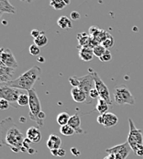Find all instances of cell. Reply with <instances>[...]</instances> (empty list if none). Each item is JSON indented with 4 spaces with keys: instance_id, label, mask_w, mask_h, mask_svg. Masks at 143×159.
<instances>
[{
    "instance_id": "23",
    "label": "cell",
    "mask_w": 143,
    "mask_h": 159,
    "mask_svg": "<svg viewBox=\"0 0 143 159\" xmlns=\"http://www.w3.org/2000/svg\"><path fill=\"white\" fill-rule=\"evenodd\" d=\"M48 43V38L46 37V35L44 34V32L42 31V33L37 38V39H34V44L38 46V47H44V46L47 45Z\"/></svg>"
},
{
    "instance_id": "39",
    "label": "cell",
    "mask_w": 143,
    "mask_h": 159,
    "mask_svg": "<svg viewBox=\"0 0 143 159\" xmlns=\"http://www.w3.org/2000/svg\"><path fill=\"white\" fill-rule=\"evenodd\" d=\"M71 152L73 154V155H74V156H76V157L80 155V153H79V152H77V150H76L75 148H72Z\"/></svg>"
},
{
    "instance_id": "37",
    "label": "cell",
    "mask_w": 143,
    "mask_h": 159,
    "mask_svg": "<svg viewBox=\"0 0 143 159\" xmlns=\"http://www.w3.org/2000/svg\"><path fill=\"white\" fill-rule=\"evenodd\" d=\"M135 154H136L137 156H139V157H143V145H141V146L137 149V151L135 152Z\"/></svg>"
},
{
    "instance_id": "34",
    "label": "cell",
    "mask_w": 143,
    "mask_h": 159,
    "mask_svg": "<svg viewBox=\"0 0 143 159\" xmlns=\"http://www.w3.org/2000/svg\"><path fill=\"white\" fill-rule=\"evenodd\" d=\"M89 98H90V99L91 100H93V99H98L100 97H99V93H98V91L96 89H93L92 90L90 91V94H89Z\"/></svg>"
},
{
    "instance_id": "33",
    "label": "cell",
    "mask_w": 143,
    "mask_h": 159,
    "mask_svg": "<svg viewBox=\"0 0 143 159\" xmlns=\"http://www.w3.org/2000/svg\"><path fill=\"white\" fill-rule=\"evenodd\" d=\"M9 106H10V104L6 100H5L3 98L0 99V109H1V111H6L9 108Z\"/></svg>"
},
{
    "instance_id": "28",
    "label": "cell",
    "mask_w": 143,
    "mask_h": 159,
    "mask_svg": "<svg viewBox=\"0 0 143 159\" xmlns=\"http://www.w3.org/2000/svg\"><path fill=\"white\" fill-rule=\"evenodd\" d=\"M106 48L102 45V44H99V45L95 46V48L93 49L94 54H95L96 57H98V58H100V57L105 53V52H106Z\"/></svg>"
},
{
    "instance_id": "35",
    "label": "cell",
    "mask_w": 143,
    "mask_h": 159,
    "mask_svg": "<svg viewBox=\"0 0 143 159\" xmlns=\"http://www.w3.org/2000/svg\"><path fill=\"white\" fill-rule=\"evenodd\" d=\"M81 18V15L77 11H72L71 12V19L72 20H78Z\"/></svg>"
},
{
    "instance_id": "13",
    "label": "cell",
    "mask_w": 143,
    "mask_h": 159,
    "mask_svg": "<svg viewBox=\"0 0 143 159\" xmlns=\"http://www.w3.org/2000/svg\"><path fill=\"white\" fill-rule=\"evenodd\" d=\"M27 138L33 143H40L41 140V133L37 127H30L27 130Z\"/></svg>"
},
{
    "instance_id": "29",
    "label": "cell",
    "mask_w": 143,
    "mask_h": 159,
    "mask_svg": "<svg viewBox=\"0 0 143 159\" xmlns=\"http://www.w3.org/2000/svg\"><path fill=\"white\" fill-rule=\"evenodd\" d=\"M51 155L54 157H63L66 155V151L63 148H59V149H55V150H51L50 151Z\"/></svg>"
},
{
    "instance_id": "6",
    "label": "cell",
    "mask_w": 143,
    "mask_h": 159,
    "mask_svg": "<svg viewBox=\"0 0 143 159\" xmlns=\"http://www.w3.org/2000/svg\"><path fill=\"white\" fill-rule=\"evenodd\" d=\"M128 124H129V133H128L127 142L130 145L132 151L135 153L141 145H143L142 132L141 130H139L136 128L131 118H128Z\"/></svg>"
},
{
    "instance_id": "32",
    "label": "cell",
    "mask_w": 143,
    "mask_h": 159,
    "mask_svg": "<svg viewBox=\"0 0 143 159\" xmlns=\"http://www.w3.org/2000/svg\"><path fill=\"white\" fill-rule=\"evenodd\" d=\"M100 29H98L97 27H95V26H92V27H90V29H89V35L91 36V37H93V38H95V36L100 32Z\"/></svg>"
},
{
    "instance_id": "1",
    "label": "cell",
    "mask_w": 143,
    "mask_h": 159,
    "mask_svg": "<svg viewBox=\"0 0 143 159\" xmlns=\"http://www.w3.org/2000/svg\"><path fill=\"white\" fill-rule=\"evenodd\" d=\"M0 136L2 145L9 146L11 150L16 153L20 151H27L23 147L25 138L20 127L16 125L12 118H7L2 120Z\"/></svg>"
},
{
    "instance_id": "7",
    "label": "cell",
    "mask_w": 143,
    "mask_h": 159,
    "mask_svg": "<svg viewBox=\"0 0 143 159\" xmlns=\"http://www.w3.org/2000/svg\"><path fill=\"white\" fill-rule=\"evenodd\" d=\"M28 96H29V112H28V116L29 119L33 121H35L37 124L39 123V114L41 113V104L40 101V98L36 93V91L34 90L33 89L31 90H29L28 92Z\"/></svg>"
},
{
    "instance_id": "15",
    "label": "cell",
    "mask_w": 143,
    "mask_h": 159,
    "mask_svg": "<svg viewBox=\"0 0 143 159\" xmlns=\"http://www.w3.org/2000/svg\"><path fill=\"white\" fill-rule=\"evenodd\" d=\"M68 125H70L72 128L75 131V134H83L84 131L81 128V118L78 114H74L71 116Z\"/></svg>"
},
{
    "instance_id": "2",
    "label": "cell",
    "mask_w": 143,
    "mask_h": 159,
    "mask_svg": "<svg viewBox=\"0 0 143 159\" xmlns=\"http://www.w3.org/2000/svg\"><path fill=\"white\" fill-rule=\"evenodd\" d=\"M41 74V68L40 66H34L28 71H26L20 76L16 78L15 80H11L4 84L14 89L28 92L32 89L34 84L39 79Z\"/></svg>"
},
{
    "instance_id": "8",
    "label": "cell",
    "mask_w": 143,
    "mask_h": 159,
    "mask_svg": "<svg viewBox=\"0 0 143 159\" xmlns=\"http://www.w3.org/2000/svg\"><path fill=\"white\" fill-rule=\"evenodd\" d=\"M94 79H95V87L99 93L100 98H103L105 101H106V103L109 106H112V99L110 98L109 90H108L106 85L100 78L99 75L96 72H94Z\"/></svg>"
},
{
    "instance_id": "30",
    "label": "cell",
    "mask_w": 143,
    "mask_h": 159,
    "mask_svg": "<svg viewBox=\"0 0 143 159\" xmlns=\"http://www.w3.org/2000/svg\"><path fill=\"white\" fill-rule=\"evenodd\" d=\"M28 52L31 55H34V56H37L40 54L41 52V50H40V47L36 45V44H32V45L29 46L28 48Z\"/></svg>"
},
{
    "instance_id": "14",
    "label": "cell",
    "mask_w": 143,
    "mask_h": 159,
    "mask_svg": "<svg viewBox=\"0 0 143 159\" xmlns=\"http://www.w3.org/2000/svg\"><path fill=\"white\" fill-rule=\"evenodd\" d=\"M118 122H119V118L116 114L112 113V112H107V113L104 114V124H103V126L105 128L114 127L118 124Z\"/></svg>"
},
{
    "instance_id": "27",
    "label": "cell",
    "mask_w": 143,
    "mask_h": 159,
    "mask_svg": "<svg viewBox=\"0 0 143 159\" xmlns=\"http://www.w3.org/2000/svg\"><path fill=\"white\" fill-rule=\"evenodd\" d=\"M101 44L106 48V50H109L110 48H112L113 45H114V38H113V36L109 35Z\"/></svg>"
},
{
    "instance_id": "17",
    "label": "cell",
    "mask_w": 143,
    "mask_h": 159,
    "mask_svg": "<svg viewBox=\"0 0 143 159\" xmlns=\"http://www.w3.org/2000/svg\"><path fill=\"white\" fill-rule=\"evenodd\" d=\"M61 145H62V139L60 137L55 134H50L49 136L47 141V147L50 151L61 148Z\"/></svg>"
},
{
    "instance_id": "36",
    "label": "cell",
    "mask_w": 143,
    "mask_h": 159,
    "mask_svg": "<svg viewBox=\"0 0 143 159\" xmlns=\"http://www.w3.org/2000/svg\"><path fill=\"white\" fill-rule=\"evenodd\" d=\"M41 33H42V31H40V30H36V29H34V30H31V36H32L34 39H37Z\"/></svg>"
},
{
    "instance_id": "40",
    "label": "cell",
    "mask_w": 143,
    "mask_h": 159,
    "mask_svg": "<svg viewBox=\"0 0 143 159\" xmlns=\"http://www.w3.org/2000/svg\"><path fill=\"white\" fill-rule=\"evenodd\" d=\"M103 159H116L114 155H107L106 157H105Z\"/></svg>"
},
{
    "instance_id": "12",
    "label": "cell",
    "mask_w": 143,
    "mask_h": 159,
    "mask_svg": "<svg viewBox=\"0 0 143 159\" xmlns=\"http://www.w3.org/2000/svg\"><path fill=\"white\" fill-rule=\"evenodd\" d=\"M71 95L72 99L77 102V103H83V102H87L88 103V98L85 92L79 88H72L71 90Z\"/></svg>"
},
{
    "instance_id": "18",
    "label": "cell",
    "mask_w": 143,
    "mask_h": 159,
    "mask_svg": "<svg viewBox=\"0 0 143 159\" xmlns=\"http://www.w3.org/2000/svg\"><path fill=\"white\" fill-rule=\"evenodd\" d=\"M8 13V14H15L16 9L10 4L8 0H0V14Z\"/></svg>"
},
{
    "instance_id": "38",
    "label": "cell",
    "mask_w": 143,
    "mask_h": 159,
    "mask_svg": "<svg viewBox=\"0 0 143 159\" xmlns=\"http://www.w3.org/2000/svg\"><path fill=\"white\" fill-rule=\"evenodd\" d=\"M97 122L99 123V124H101V125H103L104 124V115H99L98 117H97Z\"/></svg>"
},
{
    "instance_id": "16",
    "label": "cell",
    "mask_w": 143,
    "mask_h": 159,
    "mask_svg": "<svg viewBox=\"0 0 143 159\" xmlns=\"http://www.w3.org/2000/svg\"><path fill=\"white\" fill-rule=\"evenodd\" d=\"M95 56L93 49L89 48V47H82L79 50V57L81 58V60L84 61V62H89L91 60H93V57Z\"/></svg>"
},
{
    "instance_id": "42",
    "label": "cell",
    "mask_w": 143,
    "mask_h": 159,
    "mask_svg": "<svg viewBox=\"0 0 143 159\" xmlns=\"http://www.w3.org/2000/svg\"><path fill=\"white\" fill-rule=\"evenodd\" d=\"M64 2H65V4H66V5H69V4H70V1H66V0H65Z\"/></svg>"
},
{
    "instance_id": "25",
    "label": "cell",
    "mask_w": 143,
    "mask_h": 159,
    "mask_svg": "<svg viewBox=\"0 0 143 159\" xmlns=\"http://www.w3.org/2000/svg\"><path fill=\"white\" fill-rule=\"evenodd\" d=\"M50 7H52L56 10H62L66 7V4L63 0H53L50 2Z\"/></svg>"
},
{
    "instance_id": "20",
    "label": "cell",
    "mask_w": 143,
    "mask_h": 159,
    "mask_svg": "<svg viewBox=\"0 0 143 159\" xmlns=\"http://www.w3.org/2000/svg\"><path fill=\"white\" fill-rule=\"evenodd\" d=\"M57 24L60 28H62L63 30H68V29L72 28V23L71 20L69 18H67L66 16L60 17L57 20Z\"/></svg>"
},
{
    "instance_id": "19",
    "label": "cell",
    "mask_w": 143,
    "mask_h": 159,
    "mask_svg": "<svg viewBox=\"0 0 143 159\" xmlns=\"http://www.w3.org/2000/svg\"><path fill=\"white\" fill-rule=\"evenodd\" d=\"M108 109H109V105L106 103V101L99 98L97 100V104H96V111L99 112V114L104 115V114L107 113Z\"/></svg>"
},
{
    "instance_id": "24",
    "label": "cell",
    "mask_w": 143,
    "mask_h": 159,
    "mask_svg": "<svg viewBox=\"0 0 143 159\" xmlns=\"http://www.w3.org/2000/svg\"><path fill=\"white\" fill-rule=\"evenodd\" d=\"M60 132L64 136H71V135H73L75 134V131L72 128L70 125H68V124L67 125L61 126Z\"/></svg>"
},
{
    "instance_id": "22",
    "label": "cell",
    "mask_w": 143,
    "mask_h": 159,
    "mask_svg": "<svg viewBox=\"0 0 143 159\" xmlns=\"http://www.w3.org/2000/svg\"><path fill=\"white\" fill-rule=\"evenodd\" d=\"M70 118H71V116L67 112H62V113H60L57 116V122L61 126L67 125L68 122H69Z\"/></svg>"
},
{
    "instance_id": "31",
    "label": "cell",
    "mask_w": 143,
    "mask_h": 159,
    "mask_svg": "<svg viewBox=\"0 0 143 159\" xmlns=\"http://www.w3.org/2000/svg\"><path fill=\"white\" fill-rule=\"evenodd\" d=\"M99 59H100L101 62H109V61L112 60V54H111V52H109V50H106V51L105 52V53H104Z\"/></svg>"
},
{
    "instance_id": "21",
    "label": "cell",
    "mask_w": 143,
    "mask_h": 159,
    "mask_svg": "<svg viewBox=\"0 0 143 159\" xmlns=\"http://www.w3.org/2000/svg\"><path fill=\"white\" fill-rule=\"evenodd\" d=\"M77 39H78L79 44L82 47H88L91 41V36L85 32H83V33L77 34Z\"/></svg>"
},
{
    "instance_id": "5",
    "label": "cell",
    "mask_w": 143,
    "mask_h": 159,
    "mask_svg": "<svg viewBox=\"0 0 143 159\" xmlns=\"http://www.w3.org/2000/svg\"><path fill=\"white\" fill-rule=\"evenodd\" d=\"M21 94H23V90L8 87L4 83L0 84V98L6 100L13 107H19L18 100Z\"/></svg>"
},
{
    "instance_id": "4",
    "label": "cell",
    "mask_w": 143,
    "mask_h": 159,
    "mask_svg": "<svg viewBox=\"0 0 143 159\" xmlns=\"http://www.w3.org/2000/svg\"><path fill=\"white\" fill-rule=\"evenodd\" d=\"M114 98L119 105H134L135 98L126 85H119L115 88Z\"/></svg>"
},
{
    "instance_id": "10",
    "label": "cell",
    "mask_w": 143,
    "mask_h": 159,
    "mask_svg": "<svg viewBox=\"0 0 143 159\" xmlns=\"http://www.w3.org/2000/svg\"><path fill=\"white\" fill-rule=\"evenodd\" d=\"M0 62L5 66L10 68L17 69L19 67V64L12 53V52L7 48H1L0 50Z\"/></svg>"
},
{
    "instance_id": "11",
    "label": "cell",
    "mask_w": 143,
    "mask_h": 159,
    "mask_svg": "<svg viewBox=\"0 0 143 159\" xmlns=\"http://www.w3.org/2000/svg\"><path fill=\"white\" fill-rule=\"evenodd\" d=\"M15 73V69L7 67L3 63L0 62V82L6 83L11 81V78Z\"/></svg>"
},
{
    "instance_id": "9",
    "label": "cell",
    "mask_w": 143,
    "mask_h": 159,
    "mask_svg": "<svg viewBox=\"0 0 143 159\" xmlns=\"http://www.w3.org/2000/svg\"><path fill=\"white\" fill-rule=\"evenodd\" d=\"M131 151H132V149L128 142L119 144V145H116L111 148H107L106 150V152L108 155H114L116 159H127Z\"/></svg>"
},
{
    "instance_id": "26",
    "label": "cell",
    "mask_w": 143,
    "mask_h": 159,
    "mask_svg": "<svg viewBox=\"0 0 143 159\" xmlns=\"http://www.w3.org/2000/svg\"><path fill=\"white\" fill-rule=\"evenodd\" d=\"M29 104V96L28 94L23 93L20 96L19 100H18V105L19 106H27Z\"/></svg>"
},
{
    "instance_id": "41",
    "label": "cell",
    "mask_w": 143,
    "mask_h": 159,
    "mask_svg": "<svg viewBox=\"0 0 143 159\" xmlns=\"http://www.w3.org/2000/svg\"><path fill=\"white\" fill-rule=\"evenodd\" d=\"M38 61H39L40 63H44V62H45V59H44V57H42V56H39V57H38Z\"/></svg>"
},
{
    "instance_id": "3",
    "label": "cell",
    "mask_w": 143,
    "mask_h": 159,
    "mask_svg": "<svg viewBox=\"0 0 143 159\" xmlns=\"http://www.w3.org/2000/svg\"><path fill=\"white\" fill-rule=\"evenodd\" d=\"M69 82L72 88H79L85 92L88 98V104L92 103V100L89 98L90 91L95 89V79H94V73H90L84 76H71L69 77Z\"/></svg>"
}]
</instances>
